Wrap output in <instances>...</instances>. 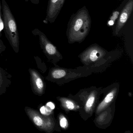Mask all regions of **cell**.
<instances>
[{"instance_id": "cell-1", "label": "cell", "mask_w": 133, "mask_h": 133, "mask_svg": "<svg viewBox=\"0 0 133 133\" xmlns=\"http://www.w3.org/2000/svg\"><path fill=\"white\" fill-rule=\"evenodd\" d=\"M91 25V16L86 7L84 6L70 18L66 31L68 43L82 42L89 34Z\"/></svg>"}, {"instance_id": "cell-2", "label": "cell", "mask_w": 133, "mask_h": 133, "mask_svg": "<svg viewBox=\"0 0 133 133\" xmlns=\"http://www.w3.org/2000/svg\"><path fill=\"white\" fill-rule=\"evenodd\" d=\"M4 22V31L13 50L16 53L19 51L20 38L16 20L6 0H1Z\"/></svg>"}, {"instance_id": "cell-3", "label": "cell", "mask_w": 133, "mask_h": 133, "mask_svg": "<svg viewBox=\"0 0 133 133\" xmlns=\"http://www.w3.org/2000/svg\"><path fill=\"white\" fill-rule=\"evenodd\" d=\"M25 111L32 123L39 131L50 132L53 130L54 123L52 117L43 115L38 110L29 107H25Z\"/></svg>"}, {"instance_id": "cell-4", "label": "cell", "mask_w": 133, "mask_h": 133, "mask_svg": "<svg viewBox=\"0 0 133 133\" xmlns=\"http://www.w3.org/2000/svg\"><path fill=\"white\" fill-rule=\"evenodd\" d=\"M31 32L33 35L38 37L40 47L48 59L53 61L60 57L61 55L57 48L43 32L37 28L33 29Z\"/></svg>"}, {"instance_id": "cell-5", "label": "cell", "mask_w": 133, "mask_h": 133, "mask_svg": "<svg viewBox=\"0 0 133 133\" xmlns=\"http://www.w3.org/2000/svg\"><path fill=\"white\" fill-rule=\"evenodd\" d=\"M133 9V0H128L120 13L112 31L113 36H117L130 17Z\"/></svg>"}, {"instance_id": "cell-6", "label": "cell", "mask_w": 133, "mask_h": 133, "mask_svg": "<svg viewBox=\"0 0 133 133\" xmlns=\"http://www.w3.org/2000/svg\"><path fill=\"white\" fill-rule=\"evenodd\" d=\"M30 82L32 91L35 95L41 96L45 93V84L42 76L36 69L30 68Z\"/></svg>"}, {"instance_id": "cell-7", "label": "cell", "mask_w": 133, "mask_h": 133, "mask_svg": "<svg viewBox=\"0 0 133 133\" xmlns=\"http://www.w3.org/2000/svg\"><path fill=\"white\" fill-rule=\"evenodd\" d=\"M65 0H49L46 17L43 23L52 24L55 22L64 4Z\"/></svg>"}, {"instance_id": "cell-8", "label": "cell", "mask_w": 133, "mask_h": 133, "mask_svg": "<svg viewBox=\"0 0 133 133\" xmlns=\"http://www.w3.org/2000/svg\"><path fill=\"white\" fill-rule=\"evenodd\" d=\"M107 52L97 44H94L87 48L81 55L85 62H95L103 58Z\"/></svg>"}, {"instance_id": "cell-9", "label": "cell", "mask_w": 133, "mask_h": 133, "mask_svg": "<svg viewBox=\"0 0 133 133\" xmlns=\"http://www.w3.org/2000/svg\"><path fill=\"white\" fill-rule=\"evenodd\" d=\"M12 76L6 70L0 67V96L5 94L11 84Z\"/></svg>"}, {"instance_id": "cell-10", "label": "cell", "mask_w": 133, "mask_h": 133, "mask_svg": "<svg viewBox=\"0 0 133 133\" xmlns=\"http://www.w3.org/2000/svg\"><path fill=\"white\" fill-rule=\"evenodd\" d=\"M116 93V90L114 89L110 91L105 97V98L98 105L96 110L97 114L105 109L113 101Z\"/></svg>"}, {"instance_id": "cell-11", "label": "cell", "mask_w": 133, "mask_h": 133, "mask_svg": "<svg viewBox=\"0 0 133 133\" xmlns=\"http://www.w3.org/2000/svg\"><path fill=\"white\" fill-rule=\"evenodd\" d=\"M66 75V72L64 70L60 69H53L51 70L46 77L48 80H54L60 79Z\"/></svg>"}, {"instance_id": "cell-12", "label": "cell", "mask_w": 133, "mask_h": 133, "mask_svg": "<svg viewBox=\"0 0 133 133\" xmlns=\"http://www.w3.org/2000/svg\"><path fill=\"white\" fill-rule=\"evenodd\" d=\"M61 102L62 106L68 110H74L79 109V106L72 100L65 98H62L61 99Z\"/></svg>"}, {"instance_id": "cell-13", "label": "cell", "mask_w": 133, "mask_h": 133, "mask_svg": "<svg viewBox=\"0 0 133 133\" xmlns=\"http://www.w3.org/2000/svg\"><path fill=\"white\" fill-rule=\"evenodd\" d=\"M95 93L92 92L89 95L85 105V110L86 112H89L92 109L95 102Z\"/></svg>"}, {"instance_id": "cell-14", "label": "cell", "mask_w": 133, "mask_h": 133, "mask_svg": "<svg viewBox=\"0 0 133 133\" xmlns=\"http://www.w3.org/2000/svg\"><path fill=\"white\" fill-rule=\"evenodd\" d=\"M55 108V105L53 103L49 102L46 104V106H43L40 109L41 113L45 116H49L51 114L52 111Z\"/></svg>"}, {"instance_id": "cell-15", "label": "cell", "mask_w": 133, "mask_h": 133, "mask_svg": "<svg viewBox=\"0 0 133 133\" xmlns=\"http://www.w3.org/2000/svg\"><path fill=\"white\" fill-rule=\"evenodd\" d=\"M59 120L61 127L63 129L67 128L68 126V123L66 117L63 115H61L59 116Z\"/></svg>"}, {"instance_id": "cell-16", "label": "cell", "mask_w": 133, "mask_h": 133, "mask_svg": "<svg viewBox=\"0 0 133 133\" xmlns=\"http://www.w3.org/2000/svg\"><path fill=\"white\" fill-rule=\"evenodd\" d=\"M4 29V22L3 19V11H2L1 0H0V37L2 36V31Z\"/></svg>"}, {"instance_id": "cell-17", "label": "cell", "mask_w": 133, "mask_h": 133, "mask_svg": "<svg viewBox=\"0 0 133 133\" xmlns=\"http://www.w3.org/2000/svg\"><path fill=\"white\" fill-rule=\"evenodd\" d=\"M6 49V46L4 43L0 39V54L4 52Z\"/></svg>"}, {"instance_id": "cell-18", "label": "cell", "mask_w": 133, "mask_h": 133, "mask_svg": "<svg viewBox=\"0 0 133 133\" xmlns=\"http://www.w3.org/2000/svg\"><path fill=\"white\" fill-rule=\"evenodd\" d=\"M28 1H30L33 4H38L39 3V0H28Z\"/></svg>"}]
</instances>
